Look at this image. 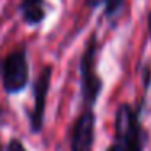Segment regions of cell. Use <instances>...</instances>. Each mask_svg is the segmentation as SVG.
<instances>
[{
	"mask_svg": "<svg viewBox=\"0 0 151 151\" xmlns=\"http://www.w3.org/2000/svg\"><path fill=\"white\" fill-rule=\"evenodd\" d=\"M143 135L137 112L130 104H120L115 114V146L119 151H143Z\"/></svg>",
	"mask_w": 151,
	"mask_h": 151,
	"instance_id": "6da1fadb",
	"label": "cell"
},
{
	"mask_svg": "<svg viewBox=\"0 0 151 151\" xmlns=\"http://www.w3.org/2000/svg\"><path fill=\"white\" fill-rule=\"evenodd\" d=\"M96 60V33L91 34L86 49L83 50L80 72H81V96L86 107H93L102 89V81L94 68Z\"/></svg>",
	"mask_w": 151,
	"mask_h": 151,
	"instance_id": "7a4b0ae2",
	"label": "cell"
},
{
	"mask_svg": "<svg viewBox=\"0 0 151 151\" xmlns=\"http://www.w3.org/2000/svg\"><path fill=\"white\" fill-rule=\"evenodd\" d=\"M2 81L4 89L8 94L20 93L26 88L29 80V68H28V55L24 47H18L7 55L2 63Z\"/></svg>",
	"mask_w": 151,
	"mask_h": 151,
	"instance_id": "3957f363",
	"label": "cell"
},
{
	"mask_svg": "<svg viewBox=\"0 0 151 151\" xmlns=\"http://www.w3.org/2000/svg\"><path fill=\"white\" fill-rule=\"evenodd\" d=\"M50 78H52V67L47 65L41 70L36 83H34V107L29 114V128L33 133H39L44 127V117H46V104L47 94L50 88Z\"/></svg>",
	"mask_w": 151,
	"mask_h": 151,
	"instance_id": "277c9868",
	"label": "cell"
},
{
	"mask_svg": "<svg viewBox=\"0 0 151 151\" xmlns=\"http://www.w3.org/2000/svg\"><path fill=\"white\" fill-rule=\"evenodd\" d=\"M94 112L91 107H86L72 127V151H93L94 141Z\"/></svg>",
	"mask_w": 151,
	"mask_h": 151,
	"instance_id": "5b68a950",
	"label": "cell"
},
{
	"mask_svg": "<svg viewBox=\"0 0 151 151\" xmlns=\"http://www.w3.org/2000/svg\"><path fill=\"white\" fill-rule=\"evenodd\" d=\"M20 12L28 24H39L44 20V0H21Z\"/></svg>",
	"mask_w": 151,
	"mask_h": 151,
	"instance_id": "8992f818",
	"label": "cell"
},
{
	"mask_svg": "<svg viewBox=\"0 0 151 151\" xmlns=\"http://www.w3.org/2000/svg\"><path fill=\"white\" fill-rule=\"evenodd\" d=\"M125 0H104L106 5V17L107 18H114L119 12L122 10Z\"/></svg>",
	"mask_w": 151,
	"mask_h": 151,
	"instance_id": "52a82bcc",
	"label": "cell"
},
{
	"mask_svg": "<svg viewBox=\"0 0 151 151\" xmlns=\"http://www.w3.org/2000/svg\"><path fill=\"white\" fill-rule=\"evenodd\" d=\"M7 151H26V148H24V145L21 143V140H18V138H13V140L8 141Z\"/></svg>",
	"mask_w": 151,
	"mask_h": 151,
	"instance_id": "ba28073f",
	"label": "cell"
},
{
	"mask_svg": "<svg viewBox=\"0 0 151 151\" xmlns=\"http://www.w3.org/2000/svg\"><path fill=\"white\" fill-rule=\"evenodd\" d=\"M101 2H102V0H86V4H88L89 7H98Z\"/></svg>",
	"mask_w": 151,
	"mask_h": 151,
	"instance_id": "9c48e42d",
	"label": "cell"
},
{
	"mask_svg": "<svg viewBox=\"0 0 151 151\" xmlns=\"http://www.w3.org/2000/svg\"><path fill=\"white\" fill-rule=\"evenodd\" d=\"M107 151H119V150H117V146H115V145H112V146H111V148H109V150H107Z\"/></svg>",
	"mask_w": 151,
	"mask_h": 151,
	"instance_id": "30bf717a",
	"label": "cell"
},
{
	"mask_svg": "<svg viewBox=\"0 0 151 151\" xmlns=\"http://www.w3.org/2000/svg\"><path fill=\"white\" fill-rule=\"evenodd\" d=\"M148 28H150V36H151V15H150V20H148Z\"/></svg>",
	"mask_w": 151,
	"mask_h": 151,
	"instance_id": "8fae6325",
	"label": "cell"
},
{
	"mask_svg": "<svg viewBox=\"0 0 151 151\" xmlns=\"http://www.w3.org/2000/svg\"><path fill=\"white\" fill-rule=\"evenodd\" d=\"M2 63H4V62H2V60H0V68H2Z\"/></svg>",
	"mask_w": 151,
	"mask_h": 151,
	"instance_id": "7c38bea8",
	"label": "cell"
},
{
	"mask_svg": "<svg viewBox=\"0 0 151 151\" xmlns=\"http://www.w3.org/2000/svg\"><path fill=\"white\" fill-rule=\"evenodd\" d=\"M0 151H4V150H2V145H0Z\"/></svg>",
	"mask_w": 151,
	"mask_h": 151,
	"instance_id": "4fadbf2b",
	"label": "cell"
},
{
	"mask_svg": "<svg viewBox=\"0 0 151 151\" xmlns=\"http://www.w3.org/2000/svg\"><path fill=\"white\" fill-rule=\"evenodd\" d=\"M0 114H2V109H0Z\"/></svg>",
	"mask_w": 151,
	"mask_h": 151,
	"instance_id": "5bb4252c",
	"label": "cell"
}]
</instances>
